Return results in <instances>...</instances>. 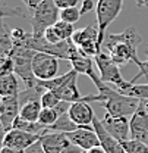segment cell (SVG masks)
Wrapping results in <instances>:
<instances>
[{
  "label": "cell",
  "mask_w": 148,
  "mask_h": 153,
  "mask_svg": "<svg viewBox=\"0 0 148 153\" xmlns=\"http://www.w3.org/2000/svg\"><path fill=\"white\" fill-rule=\"evenodd\" d=\"M142 43L141 34L136 31V28L130 27L119 34H110L107 33L106 38L103 41V47L107 49V53L111 56V59L119 65L123 66L129 60L138 62V46Z\"/></svg>",
  "instance_id": "1"
},
{
  "label": "cell",
  "mask_w": 148,
  "mask_h": 153,
  "mask_svg": "<svg viewBox=\"0 0 148 153\" xmlns=\"http://www.w3.org/2000/svg\"><path fill=\"white\" fill-rule=\"evenodd\" d=\"M93 79V82L97 87L98 94L101 96V106L104 108L106 114L113 115V116H132L136 112L141 99L133 97V96H128L120 93L119 90H113L110 88L106 82L101 81V78L95 75L94 72L90 76Z\"/></svg>",
  "instance_id": "2"
},
{
  "label": "cell",
  "mask_w": 148,
  "mask_h": 153,
  "mask_svg": "<svg viewBox=\"0 0 148 153\" xmlns=\"http://www.w3.org/2000/svg\"><path fill=\"white\" fill-rule=\"evenodd\" d=\"M60 19V9L57 7L54 0H43L32 10V16L29 18L32 25V36L44 37L47 28L53 27Z\"/></svg>",
  "instance_id": "3"
},
{
  "label": "cell",
  "mask_w": 148,
  "mask_h": 153,
  "mask_svg": "<svg viewBox=\"0 0 148 153\" xmlns=\"http://www.w3.org/2000/svg\"><path fill=\"white\" fill-rule=\"evenodd\" d=\"M35 55L34 50L24 47V46H13L10 52V57L15 60V74L24 81L25 88L37 87L38 81L32 71V57Z\"/></svg>",
  "instance_id": "4"
},
{
  "label": "cell",
  "mask_w": 148,
  "mask_h": 153,
  "mask_svg": "<svg viewBox=\"0 0 148 153\" xmlns=\"http://www.w3.org/2000/svg\"><path fill=\"white\" fill-rule=\"evenodd\" d=\"M95 65L100 71V78L103 82H111L117 87L119 91H125L128 90L130 85V81H125L123 76L119 71V65L111 59L109 53H106V50H101L100 53H97V56L94 57Z\"/></svg>",
  "instance_id": "5"
},
{
  "label": "cell",
  "mask_w": 148,
  "mask_h": 153,
  "mask_svg": "<svg viewBox=\"0 0 148 153\" xmlns=\"http://www.w3.org/2000/svg\"><path fill=\"white\" fill-rule=\"evenodd\" d=\"M123 7V0H98L95 4V16L98 27V41L103 49V41L107 34V28L119 16Z\"/></svg>",
  "instance_id": "6"
},
{
  "label": "cell",
  "mask_w": 148,
  "mask_h": 153,
  "mask_svg": "<svg viewBox=\"0 0 148 153\" xmlns=\"http://www.w3.org/2000/svg\"><path fill=\"white\" fill-rule=\"evenodd\" d=\"M32 71L40 81H49L59 74V57L44 52H35L32 57Z\"/></svg>",
  "instance_id": "7"
},
{
  "label": "cell",
  "mask_w": 148,
  "mask_h": 153,
  "mask_svg": "<svg viewBox=\"0 0 148 153\" xmlns=\"http://www.w3.org/2000/svg\"><path fill=\"white\" fill-rule=\"evenodd\" d=\"M101 124L120 143L130 138V124L128 116H113L106 114L104 118L101 119Z\"/></svg>",
  "instance_id": "8"
},
{
  "label": "cell",
  "mask_w": 148,
  "mask_h": 153,
  "mask_svg": "<svg viewBox=\"0 0 148 153\" xmlns=\"http://www.w3.org/2000/svg\"><path fill=\"white\" fill-rule=\"evenodd\" d=\"M66 137L69 138V141H71L72 144L79 146V147L84 149L85 152L90 150V149H93V147H95V146H100L98 135H97L93 125L78 127L75 131L66 133Z\"/></svg>",
  "instance_id": "9"
},
{
  "label": "cell",
  "mask_w": 148,
  "mask_h": 153,
  "mask_svg": "<svg viewBox=\"0 0 148 153\" xmlns=\"http://www.w3.org/2000/svg\"><path fill=\"white\" fill-rule=\"evenodd\" d=\"M130 124V138L139 140L148 144V112L144 108V103L141 100L136 112L129 118Z\"/></svg>",
  "instance_id": "10"
},
{
  "label": "cell",
  "mask_w": 148,
  "mask_h": 153,
  "mask_svg": "<svg viewBox=\"0 0 148 153\" xmlns=\"http://www.w3.org/2000/svg\"><path fill=\"white\" fill-rule=\"evenodd\" d=\"M19 111H21L19 96L1 97V105H0V122H1V127H3L4 133H7L9 130H12L15 119L19 116Z\"/></svg>",
  "instance_id": "11"
},
{
  "label": "cell",
  "mask_w": 148,
  "mask_h": 153,
  "mask_svg": "<svg viewBox=\"0 0 148 153\" xmlns=\"http://www.w3.org/2000/svg\"><path fill=\"white\" fill-rule=\"evenodd\" d=\"M41 135L38 134H31L27 133V131H22V130H16V128H12L9 130L7 133H4L3 137V146H9V147H16V149H28L31 144H34L35 141L40 140Z\"/></svg>",
  "instance_id": "12"
},
{
  "label": "cell",
  "mask_w": 148,
  "mask_h": 153,
  "mask_svg": "<svg viewBox=\"0 0 148 153\" xmlns=\"http://www.w3.org/2000/svg\"><path fill=\"white\" fill-rule=\"evenodd\" d=\"M68 114H69L71 119L78 127L93 125V121L95 118V112L91 108L90 102H85V100H79V102L71 103V108H69Z\"/></svg>",
  "instance_id": "13"
},
{
  "label": "cell",
  "mask_w": 148,
  "mask_h": 153,
  "mask_svg": "<svg viewBox=\"0 0 148 153\" xmlns=\"http://www.w3.org/2000/svg\"><path fill=\"white\" fill-rule=\"evenodd\" d=\"M93 127L95 130V133L98 135V140H100V146H103V149L107 153H126L122 143L119 140H116L113 135H111L101 124V121L95 116L93 121Z\"/></svg>",
  "instance_id": "14"
},
{
  "label": "cell",
  "mask_w": 148,
  "mask_h": 153,
  "mask_svg": "<svg viewBox=\"0 0 148 153\" xmlns=\"http://www.w3.org/2000/svg\"><path fill=\"white\" fill-rule=\"evenodd\" d=\"M40 141L44 147L46 153H63V150L71 144L66 133H57V131H49L40 137Z\"/></svg>",
  "instance_id": "15"
},
{
  "label": "cell",
  "mask_w": 148,
  "mask_h": 153,
  "mask_svg": "<svg viewBox=\"0 0 148 153\" xmlns=\"http://www.w3.org/2000/svg\"><path fill=\"white\" fill-rule=\"evenodd\" d=\"M71 65H72V69H75L78 74H82V75L91 76L94 74V68H93V59L87 55H84L78 47H75L72 55H71Z\"/></svg>",
  "instance_id": "16"
},
{
  "label": "cell",
  "mask_w": 148,
  "mask_h": 153,
  "mask_svg": "<svg viewBox=\"0 0 148 153\" xmlns=\"http://www.w3.org/2000/svg\"><path fill=\"white\" fill-rule=\"evenodd\" d=\"M79 74H75L65 85H62L59 90H56L54 93L59 96L60 100H65V102H79V100H84V96L81 94L79 88H78V84H76V78Z\"/></svg>",
  "instance_id": "17"
},
{
  "label": "cell",
  "mask_w": 148,
  "mask_h": 153,
  "mask_svg": "<svg viewBox=\"0 0 148 153\" xmlns=\"http://www.w3.org/2000/svg\"><path fill=\"white\" fill-rule=\"evenodd\" d=\"M41 111H43L41 100L40 99H32V100H28V102L21 105L19 116L27 119V121H31V122H38Z\"/></svg>",
  "instance_id": "18"
},
{
  "label": "cell",
  "mask_w": 148,
  "mask_h": 153,
  "mask_svg": "<svg viewBox=\"0 0 148 153\" xmlns=\"http://www.w3.org/2000/svg\"><path fill=\"white\" fill-rule=\"evenodd\" d=\"M19 78L16 74L0 76V94L1 97H12L19 96L21 87H19Z\"/></svg>",
  "instance_id": "19"
},
{
  "label": "cell",
  "mask_w": 148,
  "mask_h": 153,
  "mask_svg": "<svg viewBox=\"0 0 148 153\" xmlns=\"http://www.w3.org/2000/svg\"><path fill=\"white\" fill-rule=\"evenodd\" d=\"M71 40L74 41V44L76 47H81L82 44H85L88 41H98V27L87 25L81 30H76ZM98 44H100V41H98Z\"/></svg>",
  "instance_id": "20"
},
{
  "label": "cell",
  "mask_w": 148,
  "mask_h": 153,
  "mask_svg": "<svg viewBox=\"0 0 148 153\" xmlns=\"http://www.w3.org/2000/svg\"><path fill=\"white\" fill-rule=\"evenodd\" d=\"M76 128H78V125L75 124L72 119H71L69 114L66 112V114L60 115V116H59V119L56 121L54 124L46 130V133H49V131H57V133H71V131H75Z\"/></svg>",
  "instance_id": "21"
},
{
  "label": "cell",
  "mask_w": 148,
  "mask_h": 153,
  "mask_svg": "<svg viewBox=\"0 0 148 153\" xmlns=\"http://www.w3.org/2000/svg\"><path fill=\"white\" fill-rule=\"evenodd\" d=\"M13 40H12V34L10 31L6 28L4 22L1 21V36H0V56L7 57L10 56V52L13 50Z\"/></svg>",
  "instance_id": "22"
},
{
  "label": "cell",
  "mask_w": 148,
  "mask_h": 153,
  "mask_svg": "<svg viewBox=\"0 0 148 153\" xmlns=\"http://www.w3.org/2000/svg\"><path fill=\"white\" fill-rule=\"evenodd\" d=\"M53 28H54L56 34L59 36V38H60L62 41H63V40H71L75 33L74 24L65 22V21H62V19H59V21L56 22L54 25H53Z\"/></svg>",
  "instance_id": "23"
},
{
  "label": "cell",
  "mask_w": 148,
  "mask_h": 153,
  "mask_svg": "<svg viewBox=\"0 0 148 153\" xmlns=\"http://www.w3.org/2000/svg\"><path fill=\"white\" fill-rule=\"evenodd\" d=\"M59 116H60V114L57 112V109H54V108H43L38 122L41 125H44L46 128H49L59 119Z\"/></svg>",
  "instance_id": "24"
},
{
  "label": "cell",
  "mask_w": 148,
  "mask_h": 153,
  "mask_svg": "<svg viewBox=\"0 0 148 153\" xmlns=\"http://www.w3.org/2000/svg\"><path fill=\"white\" fill-rule=\"evenodd\" d=\"M122 146L126 153H148V144L139 140L129 138L126 141H122Z\"/></svg>",
  "instance_id": "25"
},
{
  "label": "cell",
  "mask_w": 148,
  "mask_h": 153,
  "mask_svg": "<svg viewBox=\"0 0 148 153\" xmlns=\"http://www.w3.org/2000/svg\"><path fill=\"white\" fill-rule=\"evenodd\" d=\"M120 93L138 97L141 100H148V84H132L130 82L129 88L125 91H120Z\"/></svg>",
  "instance_id": "26"
},
{
  "label": "cell",
  "mask_w": 148,
  "mask_h": 153,
  "mask_svg": "<svg viewBox=\"0 0 148 153\" xmlns=\"http://www.w3.org/2000/svg\"><path fill=\"white\" fill-rule=\"evenodd\" d=\"M81 15L82 13H81V9L78 6L60 10V19L65 21V22H69V24H76L79 21V18H81Z\"/></svg>",
  "instance_id": "27"
},
{
  "label": "cell",
  "mask_w": 148,
  "mask_h": 153,
  "mask_svg": "<svg viewBox=\"0 0 148 153\" xmlns=\"http://www.w3.org/2000/svg\"><path fill=\"white\" fill-rule=\"evenodd\" d=\"M60 102L62 100L59 99V96L56 94L54 91H52V90H47V91H44L41 94V105H43V108H57Z\"/></svg>",
  "instance_id": "28"
},
{
  "label": "cell",
  "mask_w": 148,
  "mask_h": 153,
  "mask_svg": "<svg viewBox=\"0 0 148 153\" xmlns=\"http://www.w3.org/2000/svg\"><path fill=\"white\" fill-rule=\"evenodd\" d=\"M10 74H15V60L10 56L1 57V62H0V76L10 75Z\"/></svg>",
  "instance_id": "29"
},
{
  "label": "cell",
  "mask_w": 148,
  "mask_h": 153,
  "mask_svg": "<svg viewBox=\"0 0 148 153\" xmlns=\"http://www.w3.org/2000/svg\"><path fill=\"white\" fill-rule=\"evenodd\" d=\"M144 53L147 55V60H145V62H141V60H138V62H136V66L139 68V71H138V74H136V75L130 79V82H132V84H135V81H136V79H139L141 76H148V49H145V52H144Z\"/></svg>",
  "instance_id": "30"
},
{
  "label": "cell",
  "mask_w": 148,
  "mask_h": 153,
  "mask_svg": "<svg viewBox=\"0 0 148 153\" xmlns=\"http://www.w3.org/2000/svg\"><path fill=\"white\" fill-rule=\"evenodd\" d=\"M44 38L49 41V43H52V44H57V43H60L62 40L59 38V36L56 34L54 28L53 27H50V28H47L46 30V33H44Z\"/></svg>",
  "instance_id": "31"
},
{
  "label": "cell",
  "mask_w": 148,
  "mask_h": 153,
  "mask_svg": "<svg viewBox=\"0 0 148 153\" xmlns=\"http://www.w3.org/2000/svg\"><path fill=\"white\" fill-rule=\"evenodd\" d=\"M82 0H54V3L57 4V7L62 9H68V7H75L81 3Z\"/></svg>",
  "instance_id": "32"
},
{
  "label": "cell",
  "mask_w": 148,
  "mask_h": 153,
  "mask_svg": "<svg viewBox=\"0 0 148 153\" xmlns=\"http://www.w3.org/2000/svg\"><path fill=\"white\" fill-rule=\"evenodd\" d=\"M79 9H81V13H82V15H84V13H88V12H93L94 10V0H82Z\"/></svg>",
  "instance_id": "33"
},
{
  "label": "cell",
  "mask_w": 148,
  "mask_h": 153,
  "mask_svg": "<svg viewBox=\"0 0 148 153\" xmlns=\"http://www.w3.org/2000/svg\"><path fill=\"white\" fill-rule=\"evenodd\" d=\"M25 153H46V152H44V147H43L41 141L38 140L34 144H31L28 149H25Z\"/></svg>",
  "instance_id": "34"
},
{
  "label": "cell",
  "mask_w": 148,
  "mask_h": 153,
  "mask_svg": "<svg viewBox=\"0 0 148 153\" xmlns=\"http://www.w3.org/2000/svg\"><path fill=\"white\" fill-rule=\"evenodd\" d=\"M63 153H87V152H85L84 149H81L79 146H75V144H72V143H71V144H69V146L63 150Z\"/></svg>",
  "instance_id": "35"
},
{
  "label": "cell",
  "mask_w": 148,
  "mask_h": 153,
  "mask_svg": "<svg viewBox=\"0 0 148 153\" xmlns=\"http://www.w3.org/2000/svg\"><path fill=\"white\" fill-rule=\"evenodd\" d=\"M22 1H24V4H25L29 10H34L43 0H22Z\"/></svg>",
  "instance_id": "36"
},
{
  "label": "cell",
  "mask_w": 148,
  "mask_h": 153,
  "mask_svg": "<svg viewBox=\"0 0 148 153\" xmlns=\"http://www.w3.org/2000/svg\"><path fill=\"white\" fill-rule=\"evenodd\" d=\"M0 153H25L22 149H16V147H9V146H3Z\"/></svg>",
  "instance_id": "37"
},
{
  "label": "cell",
  "mask_w": 148,
  "mask_h": 153,
  "mask_svg": "<svg viewBox=\"0 0 148 153\" xmlns=\"http://www.w3.org/2000/svg\"><path fill=\"white\" fill-rule=\"evenodd\" d=\"M87 153H107V152L103 149V146H95V147H93V149L87 150Z\"/></svg>",
  "instance_id": "38"
},
{
  "label": "cell",
  "mask_w": 148,
  "mask_h": 153,
  "mask_svg": "<svg viewBox=\"0 0 148 153\" xmlns=\"http://www.w3.org/2000/svg\"><path fill=\"white\" fill-rule=\"evenodd\" d=\"M138 7H148V0H136Z\"/></svg>",
  "instance_id": "39"
},
{
  "label": "cell",
  "mask_w": 148,
  "mask_h": 153,
  "mask_svg": "<svg viewBox=\"0 0 148 153\" xmlns=\"http://www.w3.org/2000/svg\"><path fill=\"white\" fill-rule=\"evenodd\" d=\"M142 103H144V108H145V111L148 112V100H142Z\"/></svg>",
  "instance_id": "40"
}]
</instances>
